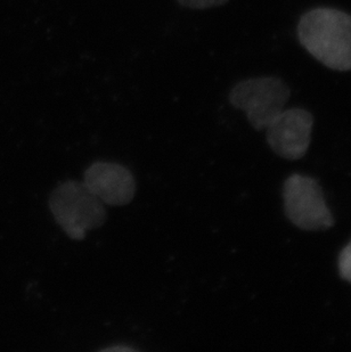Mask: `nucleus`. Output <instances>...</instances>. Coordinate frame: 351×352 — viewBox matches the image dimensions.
I'll return each instance as SVG.
<instances>
[{
  "label": "nucleus",
  "instance_id": "obj_1",
  "mask_svg": "<svg viewBox=\"0 0 351 352\" xmlns=\"http://www.w3.org/2000/svg\"><path fill=\"white\" fill-rule=\"evenodd\" d=\"M301 46L331 70L351 71V15L332 7L306 12L297 27Z\"/></svg>",
  "mask_w": 351,
  "mask_h": 352
},
{
  "label": "nucleus",
  "instance_id": "obj_2",
  "mask_svg": "<svg viewBox=\"0 0 351 352\" xmlns=\"http://www.w3.org/2000/svg\"><path fill=\"white\" fill-rule=\"evenodd\" d=\"M48 206L58 226L76 241H83L87 230L100 228L105 223L103 202L83 183L67 180L61 184L50 194Z\"/></svg>",
  "mask_w": 351,
  "mask_h": 352
},
{
  "label": "nucleus",
  "instance_id": "obj_3",
  "mask_svg": "<svg viewBox=\"0 0 351 352\" xmlns=\"http://www.w3.org/2000/svg\"><path fill=\"white\" fill-rule=\"evenodd\" d=\"M291 96L284 80L273 76L248 78L234 85L229 91V103L246 114L257 130L266 129L275 119Z\"/></svg>",
  "mask_w": 351,
  "mask_h": 352
},
{
  "label": "nucleus",
  "instance_id": "obj_4",
  "mask_svg": "<svg viewBox=\"0 0 351 352\" xmlns=\"http://www.w3.org/2000/svg\"><path fill=\"white\" fill-rule=\"evenodd\" d=\"M285 212L295 226L305 230H325L334 223L317 182L293 175L284 185Z\"/></svg>",
  "mask_w": 351,
  "mask_h": 352
},
{
  "label": "nucleus",
  "instance_id": "obj_5",
  "mask_svg": "<svg viewBox=\"0 0 351 352\" xmlns=\"http://www.w3.org/2000/svg\"><path fill=\"white\" fill-rule=\"evenodd\" d=\"M312 124V113L305 109L281 111L266 128L269 146L284 159H301L310 145Z\"/></svg>",
  "mask_w": 351,
  "mask_h": 352
},
{
  "label": "nucleus",
  "instance_id": "obj_6",
  "mask_svg": "<svg viewBox=\"0 0 351 352\" xmlns=\"http://www.w3.org/2000/svg\"><path fill=\"white\" fill-rule=\"evenodd\" d=\"M83 184L104 204L111 206L129 204L136 193L133 173L119 163H93L83 173Z\"/></svg>",
  "mask_w": 351,
  "mask_h": 352
},
{
  "label": "nucleus",
  "instance_id": "obj_7",
  "mask_svg": "<svg viewBox=\"0 0 351 352\" xmlns=\"http://www.w3.org/2000/svg\"><path fill=\"white\" fill-rule=\"evenodd\" d=\"M228 0H177L180 6L189 8V10H209L212 7H218L225 5Z\"/></svg>",
  "mask_w": 351,
  "mask_h": 352
},
{
  "label": "nucleus",
  "instance_id": "obj_8",
  "mask_svg": "<svg viewBox=\"0 0 351 352\" xmlns=\"http://www.w3.org/2000/svg\"><path fill=\"white\" fill-rule=\"evenodd\" d=\"M339 272L342 278L351 283V241L339 256Z\"/></svg>",
  "mask_w": 351,
  "mask_h": 352
},
{
  "label": "nucleus",
  "instance_id": "obj_9",
  "mask_svg": "<svg viewBox=\"0 0 351 352\" xmlns=\"http://www.w3.org/2000/svg\"><path fill=\"white\" fill-rule=\"evenodd\" d=\"M114 350H133L131 348H128V346H116V348H107V349H105V351H114Z\"/></svg>",
  "mask_w": 351,
  "mask_h": 352
}]
</instances>
